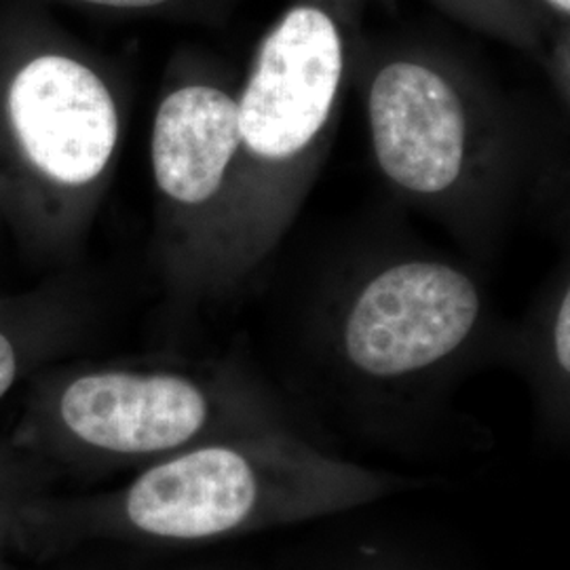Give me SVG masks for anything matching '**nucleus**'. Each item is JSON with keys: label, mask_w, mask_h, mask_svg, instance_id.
<instances>
[{"label": "nucleus", "mask_w": 570, "mask_h": 570, "mask_svg": "<svg viewBox=\"0 0 570 570\" xmlns=\"http://www.w3.org/2000/svg\"><path fill=\"white\" fill-rule=\"evenodd\" d=\"M416 482L320 449L292 429L207 440L85 501L81 534L209 546L370 505Z\"/></svg>", "instance_id": "f257e3e1"}, {"label": "nucleus", "mask_w": 570, "mask_h": 570, "mask_svg": "<svg viewBox=\"0 0 570 570\" xmlns=\"http://www.w3.org/2000/svg\"><path fill=\"white\" fill-rule=\"evenodd\" d=\"M58 421L68 450L102 468L140 469L207 440L287 429L171 370L81 374L61 391Z\"/></svg>", "instance_id": "f03ea898"}, {"label": "nucleus", "mask_w": 570, "mask_h": 570, "mask_svg": "<svg viewBox=\"0 0 570 570\" xmlns=\"http://www.w3.org/2000/svg\"><path fill=\"white\" fill-rule=\"evenodd\" d=\"M480 311L478 287L452 266H389L348 306L341 355L370 383H406L456 355L475 332Z\"/></svg>", "instance_id": "7ed1b4c3"}, {"label": "nucleus", "mask_w": 570, "mask_h": 570, "mask_svg": "<svg viewBox=\"0 0 570 570\" xmlns=\"http://www.w3.org/2000/svg\"><path fill=\"white\" fill-rule=\"evenodd\" d=\"M343 79L334 21L298 7L266 39L239 108L242 142L263 159H289L324 129Z\"/></svg>", "instance_id": "20e7f679"}, {"label": "nucleus", "mask_w": 570, "mask_h": 570, "mask_svg": "<svg viewBox=\"0 0 570 570\" xmlns=\"http://www.w3.org/2000/svg\"><path fill=\"white\" fill-rule=\"evenodd\" d=\"M9 115L30 161L70 186L96 180L119 138L117 106L100 77L77 60L28 61L9 91Z\"/></svg>", "instance_id": "39448f33"}, {"label": "nucleus", "mask_w": 570, "mask_h": 570, "mask_svg": "<svg viewBox=\"0 0 570 570\" xmlns=\"http://www.w3.org/2000/svg\"><path fill=\"white\" fill-rule=\"evenodd\" d=\"M379 165L402 188L433 195L456 183L465 159V115L456 91L421 63L395 61L370 89Z\"/></svg>", "instance_id": "423d86ee"}, {"label": "nucleus", "mask_w": 570, "mask_h": 570, "mask_svg": "<svg viewBox=\"0 0 570 570\" xmlns=\"http://www.w3.org/2000/svg\"><path fill=\"white\" fill-rule=\"evenodd\" d=\"M239 146L237 102L214 87H183L165 98L155 119V180L178 204H204L220 188Z\"/></svg>", "instance_id": "0eeeda50"}, {"label": "nucleus", "mask_w": 570, "mask_h": 570, "mask_svg": "<svg viewBox=\"0 0 570 570\" xmlns=\"http://www.w3.org/2000/svg\"><path fill=\"white\" fill-rule=\"evenodd\" d=\"M324 570H438L385 539H367L341 551Z\"/></svg>", "instance_id": "6e6552de"}, {"label": "nucleus", "mask_w": 570, "mask_h": 570, "mask_svg": "<svg viewBox=\"0 0 570 570\" xmlns=\"http://www.w3.org/2000/svg\"><path fill=\"white\" fill-rule=\"evenodd\" d=\"M551 345H553V357L558 370L569 376L570 372V294L567 292L560 301L556 320L551 327Z\"/></svg>", "instance_id": "1a4fd4ad"}, {"label": "nucleus", "mask_w": 570, "mask_h": 570, "mask_svg": "<svg viewBox=\"0 0 570 570\" xmlns=\"http://www.w3.org/2000/svg\"><path fill=\"white\" fill-rule=\"evenodd\" d=\"M18 367L20 364L16 345L4 332H0V402L9 393V389L13 387L18 379Z\"/></svg>", "instance_id": "9d476101"}, {"label": "nucleus", "mask_w": 570, "mask_h": 570, "mask_svg": "<svg viewBox=\"0 0 570 570\" xmlns=\"http://www.w3.org/2000/svg\"><path fill=\"white\" fill-rule=\"evenodd\" d=\"M94 4H104V7H122V9H140V7H155L161 4L165 0H85Z\"/></svg>", "instance_id": "9b49d317"}, {"label": "nucleus", "mask_w": 570, "mask_h": 570, "mask_svg": "<svg viewBox=\"0 0 570 570\" xmlns=\"http://www.w3.org/2000/svg\"><path fill=\"white\" fill-rule=\"evenodd\" d=\"M548 2H551L556 9H560V11H569L570 9V0H548Z\"/></svg>", "instance_id": "f8f14e48"}]
</instances>
